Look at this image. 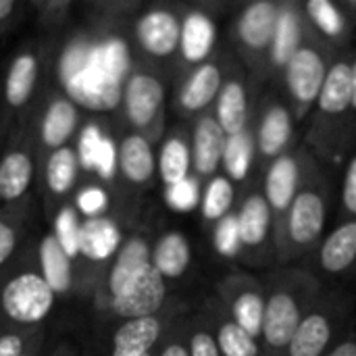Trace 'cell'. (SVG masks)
I'll return each instance as SVG.
<instances>
[{"mask_svg":"<svg viewBox=\"0 0 356 356\" xmlns=\"http://www.w3.org/2000/svg\"><path fill=\"white\" fill-rule=\"evenodd\" d=\"M265 313L261 356H284L294 332L317 302L323 284L300 265H275L261 275Z\"/></svg>","mask_w":356,"mask_h":356,"instance_id":"obj_1","label":"cell"},{"mask_svg":"<svg viewBox=\"0 0 356 356\" xmlns=\"http://www.w3.org/2000/svg\"><path fill=\"white\" fill-rule=\"evenodd\" d=\"M332 204L334 179L330 169L317 161L275 229L277 265H298L319 246L327 234Z\"/></svg>","mask_w":356,"mask_h":356,"instance_id":"obj_2","label":"cell"},{"mask_svg":"<svg viewBox=\"0 0 356 356\" xmlns=\"http://www.w3.org/2000/svg\"><path fill=\"white\" fill-rule=\"evenodd\" d=\"M353 50L334 58L323 90L305 121V131L300 136L302 146L327 169L346 163L348 159L346 129L353 88Z\"/></svg>","mask_w":356,"mask_h":356,"instance_id":"obj_3","label":"cell"},{"mask_svg":"<svg viewBox=\"0 0 356 356\" xmlns=\"http://www.w3.org/2000/svg\"><path fill=\"white\" fill-rule=\"evenodd\" d=\"M355 325V290L323 286L317 302L294 332L284 356H327Z\"/></svg>","mask_w":356,"mask_h":356,"instance_id":"obj_4","label":"cell"},{"mask_svg":"<svg viewBox=\"0 0 356 356\" xmlns=\"http://www.w3.org/2000/svg\"><path fill=\"white\" fill-rule=\"evenodd\" d=\"M254 136V181L282 154L300 144L298 123L275 86H263L252 113Z\"/></svg>","mask_w":356,"mask_h":356,"instance_id":"obj_5","label":"cell"},{"mask_svg":"<svg viewBox=\"0 0 356 356\" xmlns=\"http://www.w3.org/2000/svg\"><path fill=\"white\" fill-rule=\"evenodd\" d=\"M334 58V52H330L325 46H321L309 35L280 75L275 88L288 102L298 125L309 119L323 90Z\"/></svg>","mask_w":356,"mask_h":356,"instance_id":"obj_6","label":"cell"},{"mask_svg":"<svg viewBox=\"0 0 356 356\" xmlns=\"http://www.w3.org/2000/svg\"><path fill=\"white\" fill-rule=\"evenodd\" d=\"M236 227L240 242V259L254 267L269 271L277 265L275 254V227L271 211L261 192V184H248L242 188L236 202Z\"/></svg>","mask_w":356,"mask_h":356,"instance_id":"obj_7","label":"cell"},{"mask_svg":"<svg viewBox=\"0 0 356 356\" xmlns=\"http://www.w3.org/2000/svg\"><path fill=\"white\" fill-rule=\"evenodd\" d=\"M282 0H252L238 8L232 23V44L242 67L257 86L265 67ZM259 88V86H257Z\"/></svg>","mask_w":356,"mask_h":356,"instance_id":"obj_8","label":"cell"},{"mask_svg":"<svg viewBox=\"0 0 356 356\" xmlns=\"http://www.w3.org/2000/svg\"><path fill=\"white\" fill-rule=\"evenodd\" d=\"M325 288L353 290L356 286V221H338L319 246L298 263Z\"/></svg>","mask_w":356,"mask_h":356,"instance_id":"obj_9","label":"cell"},{"mask_svg":"<svg viewBox=\"0 0 356 356\" xmlns=\"http://www.w3.org/2000/svg\"><path fill=\"white\" fill-rule=\"evenodd\" d=\"M317 159L302 146V142L292 148L290 152L275 159L261 175V192L273 217V227L282 223L284 215L288 213L292 200L296 198L302 181L307 179L311 167Z\"/></svg>","mask_w":356,"mask_h":356,"instance_id":"obj_10","label":"cell"},{"mask_svg":"<svg viewBox=\"0 0 356 356\" xmlns=\"http://www.w3.org/2000/svg\"><path fill=\"white\" fill-rule=\"evenodd\" d=\"M257 98L259 88L252 83L248 71L242 67L238 58H229L223 86L213 104V115L227 138L242 134L250 125Z\"/></svg>","mask_w":356,"mask_h":356,"instance_id":"obj_11","label":"cell"},{"mask_svg":"<svg viewBox=\"0 0 356 356\" xmlns=\"http://www.w3.org/2000/svg\"><path fill=\"white\" fill-rule=\"evenodd\" d=\"M307 38H309V27L302 15L300 0H282L273 42L257 86L259 88L275 86L280 75L284 73V69L288 67V63L292 60V56L298 52V48L305 44Z\"/></svg>","mask_w":356,"mask_h":356,"instance_id":"obj_12","label":"cell"},{"mask_svg":"<svg viewBox=\"0 0 356 356\" xmlns=\"http://www.w3.org/2000/svg\"><path fill=\"white\" fill-rule=\"evenodd\" d=\"M219 296L234 321L261 342L265 313V286L261 275L232 273L219 284Z\"/></svg>","mask_w":356,"mask_h":356,"instance_id":"obj_13","label":"cell"},{"mask_svg":"<svg viewBox=\"0 0 356 356\" xmlns=\"http://www.w3.org/2000/svg\"><path fill=\"white\" fill-rule=\"evenodd\" d=\"M309 35L330 52L344 54L353 50L356 21L336 0H300Z\"/></svg>","mask_w":356,"mask_h":356,"instance_id":"obj_14","label":"cell"},{"mask_svg":"<svg viewBox=\"0 0 356 356\" xmlns=\"http://www.w3.org/2000/svg\"><path fill=\"white\" fill-rule=\"evenodd\" d=\"M54 292L40 273H19L2 290V311L15 323L33 325L46 319L54 307Z\"/></svg>","mask_w":356,"mask_h":356,"instance_id":"obj_15","label":"cell"},{"mask_svg":"<svg viewBox=\"0 0 356 356\" xmlns=\"http://www.w3.org/2000/svg\"><path fill=\"white\" fill-rule=\"evenodd\" d=\"M167 300V284L165 277L150 265H146L119 294L113 296L111 309L129 319L154 317Z\"/></svg>","mask_w":356,"mask_h":356,"instance_id":"obj_16","label":"cell"},{"mask_svg":"<svg viewBox=\"0 0 356 356\" xmlns=\"http://www.w3.org/2000/svg\"><path fill=\"white\" fill-rule=\"evenodd\" d=\"M227 63L219 56H211L202 65H196L188 77L184 79L177 92V106L186 115H202L207 113L223 86Z\"/></svg>","mask_w":356,"mask_h":356,"instance_id":"obj_17","label":"cell"},{"mask_svg":"<svg viewBox=\"0 0 356 356\" xmlns=\"http://www.w3.org/2000/svg\"><path fill=\"white\" fill-rule=\"evenodd\" d=\"M136 35L146 54L156 58H169L179 52L181 19L167 8H154L140 17Z\"/></svg>","mask_w":356,"mask_h":356,"instance_id":"obj_18","label":"cell"},{"mask_svg":"<svg viewBox=\"0 0 356 356\" xmlns=\"http://www.w3.org/2000/svg\"><path fill=\"white\" fill-rule=\"evenodd\" d=\"M225 140L227 136L223 134L221 125L217 123L213 113H202L192 131V171L198 177H215L221 163H223V150H225Z\"/></svg>","mask_w":356,"mask_h":356,"instance_id":"obj_19","label":"cell"},{"mask_svg":"<svg viewBox=\"0 0 356 356\" xmlns=\"http://www.w3.org/2000/svg\"><path fill=\"white\" fill-rule=\"evenodd\" d=\"M165 102V86L150 73H134L123 90L127 119L136 127H148L161 113Z\"/></svg>","mask_w":356,"mask_h":356,"instance_id":"obj_20","label":"cell"},{"mask_svg":"<svg viewBox=\"0 0 356 356\" xmlns=\"http://www.w3.org/2000/svg\"><path fill=\"white\" fill-rule=\"evenodd\" d=\"M217 44V21L204 10H190L181 21L179 52L188 65H202L213 56Z\"/></svg>","mask_w":356,"mask_h":356,"instance_id":"obj_21","label":"cell"},{"mask_svg":"<svg viewBox=\"0 0 356 356\" xmlns=\"http://www.w3.org/2000/svg\"><path fill=\"white\" fill-rule=\"evenodd\" d=\"M65 88L73 100L94 111H108L119 102V83L100 73L94 67L92 58L79 75L65 81Z\"/></svg>","mask_w":356,"mask_h":356,"instance_id":"obj_22","label":"cell"},{"mask_svg":"<svg viewBox=\"0 0 356 356\" xmlns=\"http://www.w3.org/2000/svg\"><path fill=\"white\" fill-rule=\"evenodd\" d=\"M121 248V229L115 221L98 215L79 225V254L90 261H106Z\"/></svg>","mask_w":356,"mask_h":356,"instance_id":"obj_23","label":"cell"},{"mask_svg":"<svg viewBox=\"0 0 356 356\" xmlns=\"http://www.w3.org/2000/svg\"><path fill=\"white\" fill-rule=\"evenodd\" d=\"M211 334L219 346L221 356H261V342L246 334L234 317L227 313L223 302L211 313Z\"/></svg>","mask_w":356,"mask_h":356,"instance_id":"obj_24","label":"cell"},{"mask_svg":"<svg viewBox=\"0 0 356 356\" xmlns=\"http://www.w3.org/2000/svg\"><path fill=\"white\" fill-rule=\"evenodd\" d=\"M119 171L129 184H146L156 171V156L144 136L131 134L121 140L117 150Z\"/></svg>","mask_w":356,"mask_h":356,"instance_id":"obj_25","label":"cell"},{"mask_svg":"<svg viewBox=\"0 0 356 356\" xmlns=\"http://www.w3.org/2000/svg\"><path fill=\"white\" fill-rule=\"evenodd\" d=\"M150 263L165 280L184 277L192 263V248L188 238L179 232L163 234L150 250Z\"/></svg>","mask_w":356,"mask_h":356,"instance_id":"obj_26","label":"cell"},{"mask_svg":"<svg viewBox=\"0 0 356 356\" xmlns=\"http://www.w3.org/2000/svg\"><path fill=\"white\" fill-rule=\"evenodd\" d=\"M161 334L163 325L156 317L129 319L113 336V356L150 355Z\"/></svg>","mask_w":356,"mask_h":356,"instance_id":"obj_27","label":"cell"},{"mask_svg":"<svg viewBox=\"0 0 356 356\" xmlns=\"http://www.w3.org/2000/svg\"><path fill=\"white\" fill-rule=\"evenodd\" d=\"M225 177L232 184H240L242 188L254 181V136H252V121L250 125L236 136L225 140L223 163ZM257 184V181H254Z\"/></svg>","mask_w":356,"mask_h":356,"instance_id":"obj_28","label":"cell"},{"mask_svg":"<svg viewBox=\"0 0 356 356\" xmlns=\"http://www.w3.org/2000/svg\"><path fill=\"white\" fill-rule=\"evenodd\" d=\"M146 265H150V246L144 238H129L121 244L108 271V292L119 294Z\"/></svg>","mask_w":356,"mask_h":356,"instance_id":"obj_29","label":"cell"},{"mask_svg":"<svg viewBox=\"0 0 356 356\" xmlns=\"http://www.w3.org/2000/svg\"><path fill=\"white\" fill-rule=\"evenodd\" d=\"M192 169V150L190 144L179 138L171 136L163 142L159 159H156V171L167 188H173L190 177Z\"/></svg>","mask_w":356,"mask_h":356,"instance_id":"obj_30","label":"cell"},{"mask_svg":"<svg viewBox=\"0 0 356 356\" xmlns=\"http://www.w3.org/2000/svg\"><path fill=\"white\" fill-rule=\"evenodd\" d=\"M40 267L42 277L54 294H67L71 288V259L58 246L56 238L48 234L40 242Z\"/></svg>","mask_w":356,"mask_h":356,"instance_id":"obj_31","label":"cell"},{"mask_svg":"<svg viewBox=\"0 0 356 356\" xmlns=\"http://www.w3.org/2000/svg\"><path fill=\"white\" fill-rule=\"evenodd\" d=\"M236 186L221 173L211 177L200 196V213L209 225H217L236 209Z\"/></svg>","mask_w":356,"mask_h":356,"instance_id":"obj_32","label":"cell"},{"mask_svg":"<svg viewBox=\"0 0 356 356\" xmlns=\"http://www.w3.org/2000/svg\"><path fill=\"white\" fill-rule=\"evenodd\" d=\"M77 125V111L71 100L67 98H56L48 108L42 119V142L56 150L63 148L65 142L73 136Z\"/></svg>","mask_w":356,"mask_h":356,"instance_id":"obj_33","label":"cell"},{"mask_svg":"<svg viewBox=\"0 0 356 356\" xmlns=\"http://www.w3.org/2000/svg\"><path fill=\"white\" fill-rule=\"evenodd\" d=\"M33 163L27 152L15 150L0 161V198L19 200L31 184Z\"/></svg>","mask_w":356,"mask_h":356,"instance_id":"obj_34","label":"cell"},{"mask_svg":"<svg viewBox=\"0 0 356 356\" xmlns=\"http://www.w3.org/2000/svg\"><path fill=\"white\" fill-rule=\"evenodd\" d=\"M38 79V58L31 52L19 54L6 73L4 96L10 106H21L29 100Z\"/></svg>","mask_w":356,"mask_h":356,"instance_id":"obj_35","label":"cell"},{"mask_svg":"<svg viewBox=\"0 0 356 356\" xmlns=\"http://www.w3.org/2000/svg\"><path fill=\"white\" fill-rule=\"evenodd\" d=\"M77 175V154L73 148L63 146L52 150L46 163V184L54 194H67Z\"/></svg>","mask_w":356,"mask_h":356,"instance_id":"obj_36","label":"cell"},{"mask_svg":"<svg viewBox=\"0 0 356 356\" xmlns=\"http://www.w3.org/2000/svg\"><path fill=\"white\" fill-rule=\"evenodd\" d=\"M92 63L94 67L104 73L108 79L121 83V77L127 69V52L121 42H106L98 50H92Z\"/></svg>","mask_w":356,"mask_h":356,"instance_id":"obj_37","label":"cell"},{"mask_svg":"<svg viewBox=\"0 0 356 356\" xmlns=\"http://www.w3.org/2000/svg\"><path fill=\"white\" fill-rule=\"evenodd\" d=\"M79 219H77V211L73 207H65L60 209V213L54 219V238L58 242V246L65 250V254L69 259H75L79 254Z\"/></svg>","mask_w":356,"mask_h":356,"instance_id":"obj_38","label":"cell"},{"mask_svg":"<svg viewBox=\"0 0 356 356\" xmlns=\"http://www.w3.org/2000/svg\"><path fill=\"white\" fill-rule=\"evenodd\" d=\"M338 221H356V150L344 163L338 196Z\"/></svg>","mask_w":356,"mask_h":356,"instance_id":"obj_39","label":"cell"},{"mask_svg":"<svg viewBox=\"0 0 356 356\" xmlns=\"http://www.w3.org/2000/svg\"><path fill=\"white\" fill-rule=\"evenodd\" d=\"M213 244L221 257H240V242H238V227H236L234 213L213 227Z\"/></svg>","mask_w":356,"mask_h":356,"instance_id":"obj_40","label":"cell"},{"mask_svg":"<svg viewBox=\"0 0 356 356\" xmlns=\"http://www.w3.org/2000/svg\"><path fill=\"white\" fill-rule=\"evenodd\" d=\"M90 58H92L90 46H88L86 42H75V44L63 54V58H60V77H63V81H69V79H73L75 75H79V73L88 67Z\"/></svg>","mask_w":356,"mask_h":356,"instance_id":"obj_41","label":"cell"},{"mask_svg":"<svg viewBox=\"0 0 356 356\" xmlns=\"http://www.w3.org/2000/svg\"><path fill=\"white\" fill-rule=\"evenodd\" d=\"M167 202L177 211H190L200 204V186L194 179H186L173 188H167Z\"/></svg>","mask_w":356,"mask_h":356,"instance_id":"obj_42","label":"cell"},{"mask_svg":"<svg viewBox=\"0 0 356 356\" xmlns=\"http://www.w3.org/2000/svg\"><path fill=\"white\" fill-rule=\"evenodd\" d=\"M186 342H188V355L190 356H221L209 325H204V323H198L196 327H192Z\"/></svg>","mask_w":356,"mask_h":356,"instance_id":"obj_43","label":"cell"},{"mask_svg":"<svg viewBox=\"0 0 356 356\" xmlns=\"http://www.w3.org/2000/svg\"><path fill=\"white\" fill-rule=\"evenodd\" d=\"M356 150V50H353V88H350V111L346 129V156Z\"/></svg>","mask_w":356,"mask_h":356,"instance_id":"obj_44","label":"cell"},{"mask_svg":"<svg viewBox=\"0 0 356 356\" xmlns=\"http://www.w3.org/2000/svg\"><path fill=\"white\" fill-rule=\"evenodd\" d=\"M104 204H106V196L98 188H88L86 192L79 194V209L88 217H98L100 211L104 209Z\"/></svg>","mask_w":356,"mask_h":356,"instance_id":"obj_45","label":"cell"},{"mask_svg":"<svg viewBox=\"0 0 356 356\" xmlns=\"http://www.w3.org/2000/svg\"><path fill=\"white\" fill-rule=\"evenodd\" d=\"M100 134L96 131V127H88V131L83 134V140H81V161L83 165L92 167L96 163V156H98V150H100Z\"/></svg>","mask_w":356,"mask_h":356,"instance_id":"obj_46","label":"cell"},{"mask_svg":"<svg viewBox=\"0 0 356 356\" xmlns=\"http://www.w3.org/2000/svg\"><path fill=\"white\" fill-rule=\"evenodd\" d=\"M15 244H17V236H15V229L0 221V265H4L10 254L15 252Z\"/></svg>","mask_w":356,"mask_h":356,"instance_id":"obj_47","label":"cell"},{"mask_svg":"<svg viewBox=\"0 0 356 356\" xmlns=\"http://www.w3.org/2000/svg\"><path fill=\"white\" fill-rule=\"evenodd\" d=\"M23 355V340L15 334L0 336V356H21Z\"/></svg>","mask_w":356,"mask_h":356,"instance_id":"obj_48","label":"cell"},{"mask_svg":"<svg viewBox=\"0 0 356 356\" xmlns=\"http://www.w3.org/2000/svg\"><path fill=\"white\" fill-rule=\"evenodd\" d=\"M327 356H356V325Z\"/></svg>","mask_w":356,"mask_h":356,"instance_id":"obj_49","label":"cell"},{"mask_svg":"<svg viewBox=\"0 0 356 356\" xmlns=\"http://www.w3.org/2000/svg\"><path fill=\"white\" fill-rule=\"evenodd\" d=\"M159 356H190L188 355V342L184 340H173L169 342Z\"/></svg>","mask_w":356,"mask_h":356,"instance_id":"obj_50","label":"cell"},{"mask_svg":"<svg viewBox=\"0 0 356 356\" xmlns=\"http://www.w3.org/2000/svg\"><path fill=\"white\" fill-rule=\"evenodd\" d=\"M15 8V2L13 0H0V19H6Z\"/></svg>","mask_w":356,"mask_h":356,"instance_id":"obj_51","label":"cell"},{"mask_svg":"<svg viewBox=\"0 0 356 356\" xmlns=\"http://www.w3.org/2000/svg\"><path fill=\"white\" fill-rule=\"evenodd\" d=\"M144 356H152V355H144Z\"/></svg>","mask_w":356,"mask_h":356,"instance_id":"obj_52","label":"cell"},{"mask_svg":"<svg viewBox=\"0 0 356 356\" xmlns=\"http://www.w3.org/2000/svg\"><path fill=\"white\" fill-rule=\"evenodd\" d=\"M21 356H27V355H21Z\"/></svg>","mask_w":356,"mask_h":356,"instance_id":"obj_53","label":"cell"}]
</instances>
